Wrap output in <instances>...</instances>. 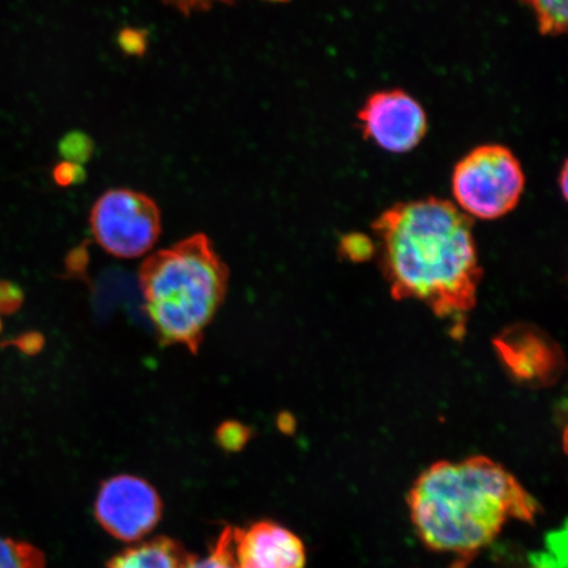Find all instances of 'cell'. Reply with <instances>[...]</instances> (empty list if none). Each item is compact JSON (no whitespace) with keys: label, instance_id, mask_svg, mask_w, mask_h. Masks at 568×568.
I'll list each match as a JSON object with an SVG mask.
<instances>
[{"label":"cell","instance_id":"obj_23","mask_svg":"<svg viewBox=\"0 0 568 568\" xmlns=\"http://www.w3.org/2000/svg\"><path fill=\"white\" fill-rule=\"evenodd\" d=\"M560 191H562V194L565 197H567V165L565 163V166L562 168V174H560Z\"/></svg>","mask_w":568,"mask_h":568},{"label":"cell","instance_id":"obj_5","mask_svg":"<svg viewBox=\"0 0 568 568\" xmlns=\"http://www.w3.org/2000/svg\"><path fill=\"white\" fill-rule=\"evenodd\" d=\"M97 243L119 258H136L158 243L161 212L153 199L136 191H106L91 211Z\"/></svg>","mask_w":568,"mask_h":568},{"label":"cell","instance_id":"obj_1","mask_svg":"<svg viewBox=\"0 0 568 568\" xmlns=\"http://www.w3.org/2000/svg\"><path fill=\"white\" fill-rule=\"evenodd\" d=\"M373 231L390 295L464 322L477 304L483 275L471 217L428 197L394 205L375 220Z\"/></svg>","mask_w":568,"mask_h":568},{"label":"cell","instance_id":"obj_17","mask_svg":"<svg viewBox=\"0 0 568 568\" xmlns=\"http://www.w3.org/2000/svg\"><path fill=\"white\" fill-rule=\"evenodd\" d=\"M24 291L18 283L0 281V315H13L23 307Z\"/></svg>","mask_w":568,"mask_h":568},{"label":"cell","instance_id":"obj_4","mask_svg":"<svg viewBox=\"0 0 568 568\" xmlns=\"http://www.w3.org/2000/svg\"><path fill=\"white\" fill-rule=\"evenodd\" d=\"M524 187L521 163L503 145L473 149L453 173V194L459 209L483 220L507 215L520 202Z\"/></svg>","mask_w":568,"mask_h":568},{"label":"cell","instance_id":"obj_14","mask_svg":"<svg viewBox=\"0 0 568 568\" xmlns=\"http://www.w3.org/2000/svg\"><path fill=\"white\" fill-rule=\"evenodd\" d=\"M94 153V142L81 132H71L60 142V154L65 161L82 163L88 162Z\"/></svg>","mask_w":568,"mask_h":568},{"label":"cell","instance_id":"obj_16","mask_svg":"<svg viewBox=\"0 0 568 568\" xmlns=\"http://www.w3.org/2000/svg\"><path fill=\"white\" fill-rule=\"evenodd\" d=\"M44 335L36 331L21 333V335L16 338L6 339L0 344V347H3V349H6V347H13V349L27 355V357H34V355L40 354L42 349H44Z\"/></svg>","mask_w":568,"mask_h":568},{"label":"cell","instance_id":"obj_6","mask_svg":"<svg viewBox=\"0 0 568 568\" xmlns=\"http://www.w3.org/2000/svg\"><path fill=\"white\" fill-rule=\"evenodd\" d=\"M161 515L158 491L132 475H119L99 489L97 520L111 536L123 541H136L146 536L159 524Z\"/></svg>","mask_w":568,"mask_h":568},{"label":"cell","instance_id":"obj_15","mask_svg":"<svg viewBox=\"0 0 568 568\" xmlns=\"http://www.w3.org/2000/svg\"><path fill=\"white\" fill-rule=\"evenodd\" d=\"M252 430L239 422H226L217 429V442L226 450H241L251 438Z\"/></svg>","mask_w":568,"mask_h":568},{"label":"cell","instance_id":"obj_21","mask_svg":"<svg viewBox=\"0 0 568 568\" xmlns=\"http://www.w3.org/2000/svg\"><path fill=\"white\" fill-rule=\"evenodd\" d=\"M119 45L126 54H144L148 47V36L145 32L126 28L119 34Z\"/></svg>","mask_w":568,"mask_h":568},{"label":"cell","instance_id":"obj_8","mask_svg":"<svg viewBox=\"0 0 568 568\" xmlns=\"http://www.w3.org/2000/svg\"><path fill=\"white\" fill-rule=\"evenodd\" d=\"M362 132L390 153L415 149L428 131L423 105L400 89L383 90L367 98L358 112Z\"/></svg>","mask_w":568,"mask_h":568},{"label":"cell","instance_id":"obj_13","mask_svg":"<svg viewBox=\"0 0 568 568\" xmlns=\"http://www.w3.org/2000/svg\"><path fill=\"white\" fill-rule=\"evenodd\" d=\"M232 531L233 528H226L222 532L207 558L191 557L184 568H236L233 560Z\"/></svg>","mask_w":568,"mask_h":568},{"label":"cell","instance_id":"obj_11","mask_svg":"<svg viewBox=\"0 0 568 568\" xmlns=\"http://www.w3.org/2000/svg\"><path fill=\"white\" fill-rule=\"evenodd\" d=\"M535 12L538 31L544 36H560L567 31L568 0H521Z\"/></svg>","mask_w":568,"mask_h":568},{"label":"cell","instance_id":"obj_2","mask_svg":"<svg viewBox=\"0 0 568 568\" xmlns=\"http://www.w3.org/2000/svg\"><path fill=\"white\" fill-rule=\"evenodd\" d=\"M408 507L422 541L454 554L462 567L494 542L509 520L532 523L539 510L513 474L483 456L432 465L412 486Z\"/></svg>","mask_w":568,"mask_h":568},{"label":"cell","instance_id":"obj_12","mask_svg":"<svg viewBox=\"0 0 568 568\" xmlns=\"http://www.w3.org/2000/svg\"><path fill=\"white\" fill-rule=\"evenodd\" d=\"M45 559L33 546L0 537V568H44Z\"/></svg>","mask_w":568,"mask_h":568},{"label":"cell","instance_id":"obj_18","mask_svg":"<svg viewBox=\"0 0 568 568\" xmlns=\"http://www.w3.org/2000/svg\"><path fill=\"white\" fill-rule=\"evenodd\" d=\"M90 264L89 243L71 248L65 258V272L70 278L87 281Z\"/></svg>","mask_w":568,"mask_h":568},{"label":"cell","instance_id":"obj_20","mask_svg":"<svg viewBox=\"0 0 568 568\" xmlns=\"http://www.w3.org/2000/svg\"><path fill=\"white\" fill-rule=\"evenodd\" d=\"M53 180L60 187L77 186L87 180V172L80 163L62 161L53 169Z\"/></svg>","mask_w":568,"mask_h":568},{"label":"cell","instance_id":"obj_9","mask_svg":"<svg viewBox=\"0 0 568 568\" xmlns=\"http://www.w3.org/2000/svg\"><path fill=\"white\" fill-rule=\"evenodd\" d=\"M232 550L236 568H304L307 562L302 539L272 521L233 528Z\"/></svg>","mask_w":568,"mask_h":568},{"label":"cell","instance_id":"obj_3","mask_svg":"<svg viewBox=\"0 0 568 568\" xmlns=\"http://www.w3.org/2000/svg\"><path fill=\"white\" fill-rule=\"evenodd\" d=\"M229 280V268L204 234L149 257L140 270V286L161 344L196 354L224 303Z\"/></svg>","mask_w":568,"mask_h":568},{"label":"cell","instance_id":"obj_7","mask_svg":"<svg viewBox=\"0 0 568 568\" xmlns=\"http://www.w3.org/2000/svg\"><path fill=\"white\" fill-rule=\"evenodd\" d=\"M494 349L507 373L525 386L549 387L565 373L562 349L535 325L508 326L494 338Z\"/></svg>","mask_w":568,"mask_h":568},{"label":"cell","instance_id":"obj_19","mask_svg":"<svg viewBox=\"0 0 568 568\" xmlns=\"http://www.w3.org/2000/svg\"><path fill=\"white\" fill-rule=\"evenodd\" d=\"M341 251L355 262L366 261L375 253V245L364 234H351L341 243Z\"/></svg>","mask_w":568,"mask_h":568},{"label":"cell","instance_id":"obj_22","mask_svg":"<svg viewBox=\"0 0 568 568\" xmlns=\"http://www.w3.org/2000/svg\"><path fill=\"white\" fill-rule=\"evenodd\" d=\"M165 2L175 7L176 10L190 16V13L193 12L210 10L211 7L216 4H231L236 2V0H165Z\"/></svg>","mask_w":568,"mask_h":568},{"label":"cell","instance_id":"obj_10","mask_svg":"<svg viewBox=\"0 0 568 568\" xmlns=\"http://www.w3.org/2000/svg\"><path fill=\"white\" fill-rule=\"evenodd\" d=\"M190 558L180 544L160 537L119 554L109 568H184Z\"/></svg>","mask_w":568,"mask_h":568},{"label":"cell","instance_id":"obj_24","mask_svg":"<svg viewBox=\"0 0 568 568\" xmlns=\"http://www.w3.org/2000/svg\"><path fill=\"white\" fill-rule=\"evenodd\" d=\"M2 329H3V324H2V318H0V333H2Z\"/></svg>","mask_w":568,"mask_h":568},{"label":"cell","instance_id":"obj_25","mask_svg":"<svg viewBox=\"0 0 568 568\" xmlns=\"http://www.w3.org/2000/svg\"><path fill=\"white\" fill-rule=\"evenodd\" d=\"M275 2H278V0H275ZM280 2H283V0H280Z\"/></svg>","mask_w":568,"mask_h":568}]
</instances>
